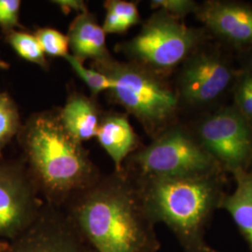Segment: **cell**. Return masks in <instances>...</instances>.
Returning a JSON list of instances; mask_svg holds the SVG:
<instances>
[{"label":"cell","instance_id":"obj_4","mask_svg":"<svg viewBox=\"0 0 252 252\" xmlns=\"http://www.w3.org/2000/svg\"><path fill=\"white\" fill-rule=\"evenodd\" d=\"M92 67L111 81L112 89L108 92L111 98L135 116L148 132L155 133L175 116L180 97L161 75L138 63L113 58L93 63Z\"/></svg>","mask_w":252,"mask_h":252},{"label":"cell","instance_id":"obj_16","mask_svg":"<svg viewBox=\"0 0 252 252\" xmlns=\"http://www.w3.org/2000/svg\"><path fill=\"white\" fill-rule=\"evenodd\" d=\"M106 16L103 30L106 34H122L139 24V11L134 2L108 0L105 2Z\"/></svg>","mask_w":252,"mask_h":252},{"label":"cell","instance_id":"obj_11","mask_svg":"<svg viewBox=\"0 0 252 252\" xmlns=\"http://www.w3.org/2000/svg\"><path fill=\"white\" fill-rule=\"evenodd\" d=\"M199 21L212 34L236 48L252 49V6L232 1L199 5Z\"/></svg>","mask_w":252,"mask_h":252},{"label":"cell","instance_id":"obj_25","mask_svg":"<svg viewBox=\"0 0 252 252\" xmlns=\"http://www.w3.org/2000/svg\"><path fill=\"white\" fill-rule=\"evenodd\" d=\"M245 70L247 72L252 73V49L248 50L246 56H245Z\"/></svg>","mask_w":252,"mask_h":252},{"label":"cell","instance_id":"obj_5","mask_svg":"<svg viewBox=\"0 0 252 252\" xmlns=\"http://www.w3.org/2000/svg\"><path fill=\"white\" fill-rule=\"evenodd\" d=\"M135 179H175L220 175L219 162L181 127H171L132 158Z\"/></svg>","mask_w":252,"mask_h":252},{"label":"cell","instance_id":"obj_2","mask_svg":"<svg viewBox=\"0 0 252 252\" xmlns=\"http://www.w3.org/2000/svg\"><path fill=\"white\" fill-rule=\"evenodd\" d=\"M27 170L47 204L62 207L99 179L82 143L64 129L59 110L32 115L18 134Z\"/></svg>","mask_w":252,"mask_h":252},{"label":"cell","instance_id":"obj_7","mask_svg":"<svg viewBox=\"0 0 252 252\" xmlns=\"http://www.w3.org/2000/svg\"><path fill=\"white\" fill-rule=\"evenodd\" d=\"M197 141L221 168L234 172L252 167V126L234 106L201 120Z\"/></svg>","mask_w":252,"mask_h":252},{"label":"cell","instance_id":"obj_22","mask_svg":"<svg viewBox=\"0 0 252 252\" xmlns=\"http://www.w3.org/2000/svg\"><path fill=\"white\" fill-rule=\"evenodd\" d=\"M151 7L162 10L175 18L180 19L190 13H195L199 4L192 0H153Z\"/></svg>","mask_w":252,"mask_h":252},{"label":"cell","instance_id":"obj_3","mask_svg":"<svg viewBox=\"0 0 252 252\" xmlns=\"http://www.w3.org/2000/svg\"><path fill=\"white\" fill-rule=\"evenodd\" d=\"M133 180L148 216L155 225L166 226L183 252H224L209 246L205 238L207 224L225 193L221 174Z\"/></svg>","mask_w":252,"mask_h":252},{"label":"cell","instance_id":"obj_23","mask_svg":"<svg viewBox=\"0 0 252 252\" xmlns=\"http://www.w3.org/2000/svg\"><path fill=\"white\" fill-rule=\"evenodd\" d=\"M20 0H0V29L4 34L12 30L24 29L20 23Z\"/></svg>","mask_w":252,"mask_h":252},{"label":"cell","instance_id":"obj_14","mask_svg":"<svg viewBox=\"0 0 252 252\" xmlns=\"http://www.w3.org/2000/svg\"><path fill=\"white\" fill-rule=\"evenodd\" d=\"M235 188L224 193L220 208L232 217L252 252V167L232 172Z\"/></svg>","mask_w":252,"mask_h":252},{"label":"cell","instance_id":"obj_21","mask_svg":"<svg viewBox=\"0 0 252 252\" xmlns=\"http://www.w3.org/2000/svg\"><path fill=\"white\" fill-rule=\"evenodd\" d=\"M234 106L252 126V73L244 71L237 79Z\"/></svg>","mask_w":252,"mask_h":252},{"label":"cell","instance_id":"obj_1","mask_svg":"<svg viewBox=\"0 0 252 252\" xmlns=\"http://www.w3.org/2000/svg\"><path fill=\"white\" fill-rule=\"evenodd\" d=\"M66 206L65 213L95 252H158L161 248L135 180L125 169L99 178Z\"/></svg>","mask_w":252,"mask_h":252},{"label":"cell","instance_id":"obj_12","mask_svg":"<svg viewBox=\"0 0 252 252\" xmlns=\"http://www.w3.org/2000/svg\"><path fill=\"white\" fill-rule=\"evenodd\" d=\"M66 36L71 54L82 62L91 59L94 63H103L112 58L106 45V33L89 10L76 16Z\"/></svg>","mask_w":252,"mask_h":252},{"label":"cell","instance_id":"obj_26","mask_svg":"<svg viewBox=\"0 0 252 252\" xmlns=\"http://www.w3.org/2000/svg\"><path fill=\"white\" fill-rule=\"evenodd\" d=\"M10 67L9 63L6 61H4L1 57H0V69H4V70H7Z\"/></svg>","mask_w":252,"mask_h":252},{"label":"cell","instance_id":"obj_24","mask_svg":"<svg viewBox=\"0 0 252 252\" xmlns=\"http://www.w3.org/2000/svg\"><path fill=\"white\" fill-rule=\"evenodd\" d=\"M52 3L59 7L63 14L66 15L71 12H77L78 14H81L88 11L86 3L82 0H55L52 1Z\"/></svg>","mask_w":252,"mask_h":252},{"label":"cell","instance_id":"obj_6","mask_svg":"<svg viewBox=\"0 0 252 252\" xmlns=\"http://www.w3.org/2000/svg\"><path fill=\"white\" fill-rule=\"evenodd\" d=\"M203 35L202 29L187 27L180 19L157 10L139 33L118 50L131 62L162 76L183 63L199 45Z\"/></svg>","mask_w":252,"mask_h":252},{"label":"cell","instance_id":"obj_20","mask_svg":"<svg viewBox=\"0 0 252 252\" xmlns=\"http://www.w3.org/2000/svg\"><path fill=\"white\" fill-rule=\"evenodd\" d=\"M35 36L45 54L49 56L64 58L69 54L68 37L60 31L50 27H43L36 30Z\"/></svg>","mask_w":252,"mask_h":252},{"label":"cell","instance_id":"obj_13","mask_svg":"<svg viewBox=\"0 0 252 252\" xmlns=\"http://www.w3.org/2000/svg\"><path fill=\"white\" fill-rule=\"evenodd\" d=\"M95 137L114 162L116 172L123 171L124 162L137 145V136L127 116L118 112L104 116Z\"/></svg>","mask_w":252,"mask_h":252},{"label":"cell","instance_id":"obj_15","mask_svg":"<svg viewBox=\"0 0 252 252\" xmlns=\"http://www.w3.org/2000/svg\"><path fill=\"white\" fill-rule=\"evenodd\" d=\"M59 117L68 134L81 143L96 136L101 121L99 110L87 96L71 94L59 110Z\"/></svg>","mask_w":252,"mask_h":252},{"label":"cell","instance_id":"obj_17","mask_svg":"<svg viewBox=\"0 0 252 252\" xmlns=\"http://www.w3.org/2000/svg\"><path fill=\"white\" fill-rule=\"evenodd\" d=\"M5 40L21 58L48 69V62L42 47L35 34L26 31L12 30L5 34Z\"/></svg>","mask_w":252,"mask_h":252},{"label":"cell","instance_id":"obj_9","mask_svg":"<svg viewBox=\"0 0 252 252\" xmlns=\"http://www.w3.org/2000/svg\"><path fill=\"white\" fill-rule=\"evenodd\" d=\"M0 252H95L61 207L44 205L36 221L11 240L0 241Z\"/></svg>","mask_w":252,"mask_h":252},{"label":"cell","instance_id":"obj_10","mask_svg":"<svg viewBox=\"0 0 252 252\" xmlns=\"http://www.w3.org/2000/svg\"><path fill=\"white\" fill-rule=\"evenodd\" d=\"M234 80V71L225 59L213 51L193 52L183 62L178 78L180 100L195 107L220 98Z\"/></svg>","mask_w":252,"mask_h":252},{"label":"cell","instance_id":"obj_19","mask_svg":"<svg viewBox=\"0 0 252 252\" xmlns=\"http://www.w3.org/2000/svg\"><path fill=\"white\" fill-rule=\"evenodd\" d=\"M64 59L70 64L73 70L81 78V80L88 86L93 95L95 96L102 92H109L112 89V82L105 74L93 67H86L84 62L79 60L72 54L66 55Z\"/></svg>","mask_w":252,"mask_h":252},{"label":"cell","instance_id":"obj_8","mask_svg":"<svg viewBox=\"0 0 252 252\" xmlns=\"http://www.w3.org/2000/svg\"><path fill=\"white\" fill-rule=\"evenodd\" d=\"M27 167L0 162V238L11 240L26 232L44 207Z\"/></svg>","mask_w":252,"mask_h":252},{"label":"cell","instance_id":"obj_18","mask_svg":"<svg viewBox=\"0 0 252 252\" xmlns=\"http://www.w3.org/2000/svg\"><path fill=\"white\" fill-rule=\"evenodd\" d=\"M22 126L15 101L8 93L0 92V158L6 146L18 135Z\"/></svg>","mask_w":252,"mask_h":252}]
</instances>
